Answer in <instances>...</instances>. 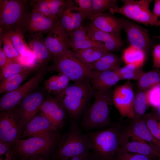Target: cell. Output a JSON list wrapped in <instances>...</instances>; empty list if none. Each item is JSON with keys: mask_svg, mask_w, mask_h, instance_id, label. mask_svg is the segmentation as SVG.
I'll return each mask as SVG.
<instances>
[{"mask_svg": "<svg viewBox=\"0 0 160 160\" xmlns=\"http://www.w3.org/2000/svg\"><path fill=\"white\" fill-rule=\"evenodd\" d=\"M138 86L141 90H147L160 84V69L156 68L144 72L137 80Z\"/></svg>", "mask_w": 160, "mask_h": 160, "instance_id": "1f68e13d", "label": "cell"}, {"mask_svg": "<svg viewBox=\"0 0 160 160\" xmlns=\"http://www.w3.org/2000/svg\"><path fill=\"white\" fill-rule=\"evenodd\" d=\"M141 67L133 64H127L124 67L120 68L115 71L120 76L123 75L134 72L141 68Z\"/></svg>", "mask_w": 160, "mask_h": 160, "instance_id": "7bdbcfd3", "label": "cell"}, {"mask_svg": "<svg viewBox=\"0 0 160 160\" xmlns=\"http://www.w3.org/2000/svg\"><path fill=\"white\" fill-rule=\"evenodd\" d=\"M113 93L111 88L95 92L93 103L82 120L81 123L84 128L96 129L110 124V112L113 104Z\"/></svg>", "mask_w": 160, "mask_h": 160, "instance_id": "7a4b0ae2", "label": "cell"}, {"mask_svg": "<svg viewBox=\"0 0 160 160\" xmlns=\"http://www.w3.org/2000/svg\"><path fill=\"white\" fill-rule=\"evenodd\" d=\"M57 131L49 120L39 111L25 126L21 137L45 136L56 137Z\"/></svg>", "mask_w": 160, "mask_h": 160, "instance_id": "4fadbf2b", "label": "cell"}, {"mask_svg": "<svg viewBox=\"0 0 160 160\" xmlns=\"http://www.w3.org/2000/svg\"><path fill=\"white\" fill-rule=\"evenodd\" d=\"M70 80L65 75L62 73L52 76L45 80L44 86L49 93L56 95L62 91L69 85Z\"/></svg>", "mask_w": 160, "mask_h": 160, "instance_id": "f546056e", "label": "cell"}, {"mask_svg": "<svg viewBox=\"0 0 160 160\" xmlns=\"http://www.w3.org/2000/svg\"><path fill=\"white\" fill-rule=\"evenodd\" d=\"M92 15L103 13L118 6V1L116 0H92Z\"/></svg>", "mask_w": 160, "mask_h": 160, "instance_id": "d590c367", "label": "cell"}, {"mask_svg": "<svg viewBox=\"0 0 160 160\" xmlns=\"http://www.w3.org/2000/svg\"><path fill=\"white\" fill-rule=\"evenodd\" d=\"M3 50L9 58L17 61L21 55L17 52L13 44L7 33L4 32L3 39Z\"/></svg>", "mask_w": 160, "mask_h": 160, "instance_id": "8d00e7d4", "label": "cell"}, {"mask_svg": "<svg viewBox=\"0 0 160 160\" xmlns=\"http://www.w3.org/2000/svg\"><path fill=\"white\" fill-rule=\"evenodd\" d=\"M122 6L110 10V13H117L145 25L159 26L160 21L154 17L150 9L151 0H123Z\"/></svg>", "mask_w": 160, "mask_h": 160, "instance_id": "8992f818", "label": "cell"}, {"mask_svg": "<svg viewBox=\"0 0 160 160\" xmlns=\"http://www.w3.org/2000/svg\"><path fill=\"white\" fill-rule=\"evenodd\" d=\"M52 59L53 64L49 70L64 74L75 82L90 81L93 71L76 58L70 49L52 55Z\"/></svg>", "mask_w": 160, "mask_h": 160, "instance_id": "277c9868", "label": "cell"}, {"mask_svg": "<svg viewBox=\"0 0 160 160\" xmlns=\"http://www.w3.org/2000/svg\"><path fill=\"white\" fill-rule=\"evenodd\" d=\"M65 110L56 97H48L43 101L39 111L49 120L57 130L64 125L66 117Z\"/></svg>", "mask_w": 160, "mask_h": 160, "instance_id": "e0dca14e", "label": "cell"}, {"mask_svg": "<svg viewBox=\"0 0 160 160\" xmlns=\"http://www.w3.org/2000/svg\"><path fill=\"white\" fill-rule=\"evenodd\" d=\"M86 65L95 71H115L120 68V60L118 56L110 52L95 62Z\"/></svg>", "mask_w": 160, "mask_h": 160, "instance_id": "4316f807", "label": "cell"}, {"mask_svg": "<svg viewBox=\"0 0 160 160\" xmlns=\"http://www.w3.org/2000/svg\"><path fill=\"white\" fill-rule=\"evenodd\" d=\"M49 70L47 68L39 70L36 74L25 83L15 90L7 93L0 100V111L1 112L15 108L26 96L32 92L37 87Z\"/></svg>", "mask_w": 160, "mask_h": 160, "instance_id": "9c48e42d", "label": "cell"}, {"mask_svg": "<svg viewBox=\"0 0 160 160\" xmlns=\"http://www.w3.org/2000/svg\"><path fill=\"white\" fill-rule=\"evenodd\" d=\"M67 0H38L30 1L29 5L44 16L59 18L66 4Z\"/></svg>", "mask_w": 160, "mask_h": 160, "instance_id": "603a6c76", "label": "cell"}, {"mask_svg": "<svg viewBox=\"0 0 160 160\" xmlns=\"http://www.w3.org/2000/svg\"><path fill=\"white\" fill-rule=\"evenodd\" d=\"M36 69L35 68H31L10 76L3 81L0 82V94L9 92L16 89L21 85L22 83L30 74Z\"/></svg>", "mask_w": 160, "mask_h": 160, "instance_id": "83f0119b", "label": "cell"}, {"mask_svg": "<svg viewBox=\"0 0 160 160\" xmlns=\"http://www.w3.org/2000/svg\"><path fill=\"white\" fill-rule=\"evenodd\" d=\"M67 35L69 39L70 48L74 51L92 47L106 48L104 43L90 39L82 25Z\"/></svg>", "mask_w": 160, "mask_h": 160, "instance_id": "d4e9b609", "label": "cell"}, {"mask_svg": "<svg viewBox=\"0 0 160 160\" xmlns=\"http://www.w3.org/2000/svg\"><path fill=\"white\" fill-rule=\"evenodd\" d=\"M159 160H160V153L158 155V157Z\"/></svg>", "mask_w": 160, "mask_h": 160, "instance_id": "816d5d0a", "label": "cell"}, {"mask_svg": "<svg viewBox=\"0 0 160 160\" xmlns=\"http://www.w3.org/2000/svg\"><path fill=\"white\" fill-rule=\"evenodd\" d=\"M88 18L94 26L107 33L120 34L122 29L119 18L111 14L103 12L93 14Z\"/></svg>", "mask_w": 160, "mask_h": 160, "instance_id": "44dd1931", "label": "cell"}, {"mask_svg": "<svg viewBox=\"0 0 160 160\" xmlns=\"http://www.w3.org/2000/svg\"><path fill=\"white\" fill-rule=\"evenodd\" d=\"M147 90H141L135 95L133 108V118L141 119L145 115L148 105Z\"/></svg>", "mask_w": 160, "mask_h": 160, "instance_id": "d6a6232c", "label": "cell"}, {"mask_svg": "<svg viewBox=\"0 0 160 160\" xmlns=\"http://www.w3.org/2000/svg\"><path fill=\"white\" fill-rule=\"evenodd\" d=\"M89 37L92 40L104 42L106 49L110 51H117L120 48L122 42L120 34L107 33L95 27L91 23L84 27Z\"/></svg>", "mask_w": 160, "mask_h": 160, "instance_id": "ffe728a7", "label": "cell"}, {"mask_svg": "<svg viewBox=\"0 0 160 160\" xmlns=\"http://www.w3.org/2000/svg\"><path fill=\"white\" fill-rule=\"evenodd\" d=\"M79 11L85 19L89 18L92 15V0H75Z\"/></svg>", "mask_w": 160, "mask_h": 160, "instance_id": "ab89813d", "label": "cell"}, {"mask_svg": "<svg viewBox=\"0 0 160 160\" xmlns=\"http://www.w3.org/2000/svg\"><path fill=\"white\" fill-rule=\"evenodd\" d=\"M5 31L8 33L15 48L21 55L25 52L31 51L19 26Z\"/></svg>", "mask_w": 160, "mask_h": 160, "instance_id": "4dcf8cb0", "label": "cell"}, {"mask_svg": "<svg viewBox=\"0 0 160 160\" xmlns=\"http://www.w3.org/2000/svg\"><path fill=\"white\" fill-rule=\"evenodd\" d=\"M11 147L0 141V160H15Z\"/></svg>", "mask_w": 160, "mask_h": 160, "instance_id": "b9f144b4", "label": "cell"}, {"mask_svg": "<svg viewBox=\"0 0 160 160\" xmlns=\"http://www.w3.org/2000/svg\"><path fill=\"white\" fill-rule=\"evenodd\" d=\"M67 160H93L92 154L89 152L76 156Z\"/></svg>", "mask_w": 160, "mask_h": 160, "instance_id": "c3c4849f", "label": "cell"}, {"mask_svg": "<svg viewBox=\"0 0 160 160\" xmlns=\"http://www.w3.org/2000/svg\"><path fill=\"white\" fill-rule=\"evenodd\" d=\"M144 73L141 68L134 72L123 75L119 76L121 80L133 79L137 80Z\"/></svg>", "mask_w": 160, "mask_h": 160, "instance_id": "f6af8a7d", "label": "cell"}, {"mask_svg": "<svg viewBox=\"0 0 160 160\" xmlns=\"http://www.w3.org/2000/svg\"><path fill=\"white\" fill-rule=\"evenodd\" d=\"M119 151L155 158L160 154L148 143L125 131Z\"/></svg>", "mask_w": 160, "mask_h": 160, "instance_id": "5bb4252c", "label": "cell"}, {"mask_svg": "<svg viewBox=\"0 0 160 160\" xmlns=\"http://www.w3.org/2000/svg\"><path fill=\"white\" fill-rule=\"evenodd\" d=\"M84 19L78 7L72 0H67L65 5L59 18V23L66 34L82 25Z\"/></svg>", "mask_w": 160, "mask_h": 160, "instance_id": "ac0fdd59", "label": "cell"}, {"mask_svg": "<svg viewBox=\"0 0 160 160\" xmlns=\"http://www.w3.org/2000/svg\"><path fill=\"white\" fill-rule=\"evenodd\" d=\"M12 60L8 58L4 52L2 48H0V68H3Z\"/></svg>", "mask_w": 160, "mask_h": 160, "instance_id": "bcb514c9", "label": "cell"}, {"mask_svg": "<svg viewBox=\"0 0 160 160\" xmlns=\"http://www.w3.org/2000/svg\"><path fill=\"white\" fill-rule=\"evenodd\" d=\"M21 160H50L48 159H46L44 158L43 157H39L36 158L28 159H22Z\"/></svg>", "mask_w": 160, "mask_h": 160, "instance_id": "f907efd6", "label": "cell"}, {"mask_svg": "<svg viewBox=\"0 0 160 160\" xmlns=\"http://www.w3.org/2000/svg\"><path fill=\"white\" fill-rule=\"evenodd\" d=\"M135 97V95L129 80L117 87L114 90L113 93V104L122 116L133 118Z\"/></svg>", "mask_w": 160, "mask_h": 160, "instance_id": "8fae6325", "label": "cell"}, {"mask_svg": "<svg viewBox=\"0 0 160 160\" xmlns=\"http://www.w3.org/2000/svg\"><path fill=\"white\" fill-rule=\"evenodd\" d=\"M91 144L87 135L83 134L73 123L61 141L55 156V159L67 160L89 152Z\"/></svg>", "mask_w": 160, "mask_h": 160, "instance_id": "5b68a950", "label": "cell"}, {"mask_svg": "<svg viewBox=\"0 0 160 160\" xmlns=\"http://www.w3.org/2000/svg\"><path fill=\"white\" fill-rule=\"evenodd\" d=\"M25 127L16 108L1 112L0 115V141L11 147H15Z\"/></svg>", "mask_w": 160, "mask_h": 160, "instance_id": "ba28073f", "label": "cell"}, {"mask_svg": "<svg viewBox=\"0 0 160 160\" xmlns=\"http://www.w3.org/2000/svg\"><path fill=\"white\" fill-rule=\"evenodd\" d=\"M44 100V96L41 93L32 92L26 96L19 104L17 109L25 127L39 111Z\"/></svg>", "mask_w": 160, "mask_h": 160, "instance_id": "9a60e30c", "label": "cell"}, {"mask_svg": "<svg viewBox=\"0 0 160 160\" xmlns=\"http://www.w3.org/2000/svg\"><path fill=\"white\" fill-rule=\"evenodd\" d=\"M89 81L75 82L56 94V98L73 117L81 113L93 92Z\"/></svg>", "mask_w": 160, "mask_h": 160, "instance_id": "3957f363", "label": "cell"}, {"mask_svg": "<svg viewBox=\"0 0 160 160\" xmlns=\"http://www.w3.org/2000/svg\"><path fill=\"white\" fill-rule=\"evenodd\" d=\"M56 137L36 136L20 139L15 147L16 153L24 159H33L48 155L55 148Z\"/></svg>", "mask_w": 160, "mask_h": 160, "instance_id": "52a82bcc", "label": "cell"}, {"mask_svg": "<svg viewBox=\"0 0 160 160\" xmlns=\"http://www.w3.org/2000/svg\"><path fill=\"white\" fill-rule=\"evenodd\" d=\"M152 135L160 141V126L153 113H147L142 117Z\"/></svg>", "mask_w": 160, "mask_h": 160, "instance_id": "74e56055", "label": "cell"}, {"mask_svg": "<svg viewBox=\"0 0 160 160\" xmlns=\"http://www.w3.org/2000/svg\"><path fill=\"white\" fill-rule=\"evenodd\" d=\"M152 13L154 17L158 20L160 17V0H155L154 1Z\"/></svg>", "mask_w": 160, "mask_h": 160, "instance_id": "7dc6e473", "label": "cell"}, {"mask_svg": "<svg viewBox=\"0 0 160 160\" xmlns=\"http://www.w3.org/2000/svg\"><path fill=\"white\" fill-rule=\"evenodd\" d=\"M33 67L25 66L17 60H13L1 69V82L10 76L25 71Z\"/></svg>", "mask_w": 160, "mask_h": 160, "instance_id": "e575fe53", "label": "cell"}, {"mask_svg": "<svg viewBox=\"0 0 160 160\" xmlns=\"http://www.w3.org/2000/svg\"><path fill=\"white\" fill-rule=\"evenodd\" d=\"M59 22L58 18L46 17L35 21L21 20L19 26L25 37L48 33Z\"/></svg>", "mask_w": 160, "mask_h": 160, "instance_id": "cb8c5ba5", "label": "cell"}, {"mask_svg": "<svg viewBox=\"0 0 160 160\" xmlns=\"http://www.w3.org/2000/svg\"><path fill=\"white\" fill-rule=\"evenodd\" d=\"M120 80V77L115 71H93L90 79L93 89L96 91L110 89Z\"/></svg>", "mask_w": 160, "mask_h": 160, "instance_id": "484cf974", "label": "cell"}, {"mask_svg": "<svg viewBox=\"0 0 160 160\" xmlns=\"http://www.w3.org/2000/svg\"><path fill=\"white\" fill-rule=\"evenodd\" d=\"M43 34H38L26 36L28 44L36 59L35 67L39 70L46 68L51 56L44 42Z\"/></svg>", "mask_w": 160, "mask_h": 160, "instance_id": "d6986e66", "label": "cell"}, {"mask_svg": "<svg viewBox=\"0 0 160 160\" xmlns=\"http://www.w3.org/2000/svg\"><path fill=\"white\" fill-rule=\"evenodd\" d=\"M154 158L142 154L119 151L113 160H154Z\"/></svg>", "mask_w": 160, "mask_h": 160, "instance_id": "f35d334b", "label": "cell"}, {"mask_svg": "<svg viewBox=\"0 0 160 160\" xmlns=\"http://www.w3.org/2000/svg\"><path fill=\"white\" fill-rule=\"evenodd\" d=\"M28 1L0 0V29L3 32L19 25L27 12Z\"/></svg>", "mask_w": 160, "mask_h": 160, "instance_id": "30bf717a", "label": "cell"}, {"mask_svg": "<svg viewBox=\"0 0 160 160\" xmlns=\"http://www.w3.org/2000/svg\"><path fill=\"white\" fill-rule=\"evenodd\" d=\"M119 20L131 46L145 52L147 50L151 41L147 30L128 20L121 18Z\"/></svg>", "mask_w": 160, "mask_h": 160, "instance_id": "7c38bea8", "label": "cell"}, {"mask_svg": "<svg viewBox=\"0 0 160 160\" xmlns=\"http://www.w3.org/2000/svg\"><path fill=\"white\" fill-rule=\"evenodd\" d=\"M147 99L149 105L153 107L160 105V84L148 90Z\"/></svg>", "mask_w": 160, "mask_h": 160, "instance_id": "60d3db41", "label": "cell"}, {"mask_svg": "<svg viewBox=\"0 0 160 160\" xmlns=\"http://www.w3.org/2000/svg\"><path fill=\"white\" fill-rule=\"evenodd\" d=\"M123 58L126 65L133 64L142 67L145 59V52L130 45L124 51Z\"/></svg>", "mask_w": 160, "mask_h": 160, "instance_id": "836d02e7", "label": "cell"}, {"mask_svg": "<svg viewBox=\"0 0 160 160\" xmlns=\"http://www.w3.org/2000/svg\"><path fill=\"white\" fill-rule=\"evenodd\" d=\"M44 42L52 55L59 54L70 48L69 38L59 22L47 33Z\"/></svg>", "mask_w": 160, "mask_h": 160, "instance_id": "2e32d148", "label": "cell"}, {"mask_svg": "<svg viewBox=\"0 0 160 160\" xmlns=\"http://www.w3.org/2000/svg\"><path fill=\"white\" fill-rule=\"evenodd\" d=\"M153 67L160 68V44L155 45L153 53Z\"/></svg>", "mask_w": 160, "mask_h": 160, "instance_id": "ee69618b", "label": "cell"}, {"mask_svg": "<svg viewBox=\"0 0 160 160\" xmlns=\"http://www.w3.org/2000/svg\"><path fill=\"white\" fill-rule=\"evenodd\" d=\"M123 135L118 125L87 134L93 160H113L119 150Z\"/></svg>", "mask_w": 160, "mask_h": 160, "instance_id": "6da1fadb", "label": "cell"}, {"mask_svg": "<svg viewBox=\"0 0 160 160\" xmlns=\"http://www.w3.org/2000/svg\"><path fill=\"white\" fill-rule=\"evenodd\" d=\"M153 107L154 109V112L153 113L157 120L160 121V105Z\"/></svg>", "mask_w": 160, "mask_h": 160, "instance_id": "681fc988", "label": "cell"}, {"mask_svg": "<svg viewBox=\"0 0 160 160\" xmlns=\"http://www.w3.org/2000/svg\"><path fill=\"white\" fill-rule=\"evenodd\" d=\"M131 119L125 131L147 142L160 153V141L152 135L142 118Z\"/></svg>", "mask_w": 160, "mask_h": 160, "instance_id": "7402d4cb", "label": "cell"}, {"mask_svg": "<svg viewBox=\"0 0 160 160\" xmlns=\"http://www.w3.org/2000/svg\"><path fill=\"white\" fill-rule=\"evenodd\" d=\"M75 57L83 63H92L110 52L106 48L92 47L73 51Z\"/></svg>", "mask_w": 160, "mask_h": 160, "instance_id": "f1b7e54d", "label": "cell"}]
</instances>
